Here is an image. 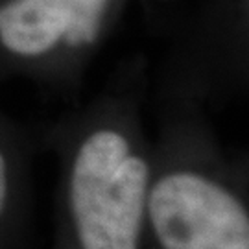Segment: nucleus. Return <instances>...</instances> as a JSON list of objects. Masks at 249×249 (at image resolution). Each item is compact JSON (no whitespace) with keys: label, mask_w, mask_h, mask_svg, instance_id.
I'll list each match as a JSON object with an SVG mask.
<instances>
[{"label":"nucleus","mask_w":249,"mask_h":249,"mask_svg":"<svg viewBox=\"0 0 249 249\" xmlns=\"http://www.w3.org/2000/svg\"><path fill=\"white\" fill-rule=\"evenodd\" d=\"M151 137L127 98H106L48 129L57 164L50 249H144Z\"/></svg>","instance_id":"nucleus-1"},{"label":"nucleus","mask_w":249,"mask_h":249,"mask_svg":"<svg viewBox=\"0 0 249 249\" xmlns=\"http://www.w3.org/2000/svg\"><path fill=\"white\" fill-rule=\"evenodd\" d=\"M151 142L144 249H249V176L196 115Z\"/></svg>","instance_id":"nucleus-2"},{"label":"nucleus","mask_w":249,"mask_h":249,"mask_svg":"<svg viewBox=\"0 0 249 249\" xmlns=\"http://www.w3.org/2000/svg\"><path fill=\"white\" fill-rule=\"evenodd\" d=\"M113 6L115 0H0V80H71L102 43Z\"/></svg>","instance_id":"nucleus-3"},{"label":"nucleus","mask_w":249,"mask_h":249,"mask_svg":"<svg viewBox=\"0 0 249 249\" xmlns=\"http://www.w3.org/2000/svg\"><path fill=\"white\" fill-rule=\"evenodd\" d=\"M30 203V159L24 137L0 113V249H13Z\"/></svg>","instance_id":"nucleus-4"},{"label":"nucleus","mask_w":249,"mask_h":249,"mask_svg":"<svg viewBox=\"0 0 249 249\" xmlns=\"http://www.w3.org/2000/svg\"><path fill=\"white\" fill-rule=\"evenodd\" d=\"M232 151H234L236 159L240 162V166L246 170V174L249 176V148L248 150H232Z\"/></svg>","instance_id":"nucleus-5"}]
</instances>
